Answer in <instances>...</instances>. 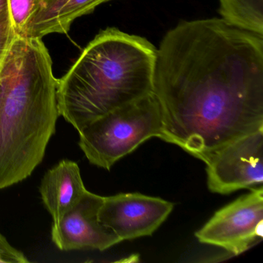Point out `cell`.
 I'll return each mask as SVG.
<instances>
[{
  "mask_svg": "<svg viewBox=\"0 0 263 263\" xmlns=\"http://www.w3.org/2000/svg\"><path fill=\"white\" fill-rule=\"evenodd\" d=\"M161 138L205 161L263 130V35L223 19L184 21L157 50Z\"/></svg>",
  "mask_w": 263,
  "mask_h": 263,
  "instance_id": "1",
  "label": "cell"
},
{
  "mask_svg": "<svg viewBox=\"0 0 263 263\" xmlns=\"http://www.w3.org/2000/svg\"><path fill=\"white\" fill-rule=\"evenodd\" d=\"M58 85L42 40L16 36L0 64V189L42 162L60 116Z\"/></svg>",
  "mask_w": 263,
  "mask_h": 263,
  "instance_id": "2",
  "label": "cell"
},
{
  "mask_svg": "<svg viewBox=\"0 0 263 263\" xmlns=\"http://www.w3.org/2000/svg\"><path fill=\"white\" fill-rule=\"evenodd\" d=\"M157 50L141 36L107 28L58 80L60 116L78 132L153 92Z\"/></svg>",
  "mask_w": 263,
  "mask_h": 263,
  "instance_id": "3",
  "label": "cell"
},
{
  "mask_svg": "<svg viewBox=\"0 0 263 263\" xmlns=\"http://www.w3.org/2000/svg\"><path fill=\"white\" fill-rule=\"evenodd\" d=\"M162 128L161 104L152 92L87 124L78 132L79 146L89 162L109 171L144 141L160 138Z\"/></svg>",
  "mask_w": 263,
  "mask_h": 263,
  "instance_id": "4",
  "label": "cell"
},
{
  "mask_svg": "<svg viewBox=\"0 0 263 263\" xmlns=\"http://www.w3.org/2000/svg\"><path fill=\"white\" fill-rule=\"evenodd\" d=\"M219 209L195 233L200 242L241 255L263 238L262 185Z\"/></svg>",
  "mask_w": 263,
  "mask_h": 263,
  "instance_id": "5",
  "label": "cell"
},
{
  "mask_svg": "<svg viewBox=\"0 0 263 263\" xmlns=\"http://www.w3.org/2000/svg\"><path fill=\"white\" fill-rule=\"evenodd\" d=\"M208 187L228 195L263 182V130L238 138L214 152L205 162Z\"/></svg>",
  "mask_w": 263,
  "mask_h": 263,
  "instance_id": "6",
  "label": "cell"
},
{
  "mask_svg": "<svg viewBox=\"0 0 263 263\" xmlns=\"http://www.w3.org/2000/svg\"><path fill=\"white\" fill-rule=\"evenodd\" d=\"M173 203L141 193L104 197L99 219L121 241L152 235L167 219Z\"/></svg>",
  "mask_w": 263,
  "mask_h": 263,
  "instance_id": "7",
  "label": "cell"
},
{
  "mask_svg": "<svg viewBox=\"0 0 263 263\" xmlns=\"http://www.w3.org/2000/svg\"><path fill=\"white\" fill-rule=\"evenodd\" d=\"M103 201L104 197L87 190L70 210L53 223L52 241L60 250L104 251L121 242L120 238L100 221Z\"/></svg>",
  "mask_w": 263,
  "mask_h": 263,
  "instance_id": "8",
  "label": "cell"
},
{
  "mask_svg": "<svg viewBox=\"0 0 263 263\" xmlns=\"http://www.w3.org/2000/svg\"><path fill=\"white\" fill-rule=\"evenodd\" d=\"M86 191L79 166L67 159L47 171L40 186L43 203L51 215L53 223L70 210Z\"/></svg>",
  "mask_w": 263,
  "mask_h": 263,
  "instance_id": "9",
  "label": "cell"
},
{
  "mask_svg": "<svg viewBox=\"0 0 263 263\" xmlns=\"http://www.w3.org/2000/svg\"><path fill=\"white\" fill-rule=\"evenodd\" d=\"M110 0H43L30 20L24 37L41 38L51 33H67L78 17L92 13Z\"/></svg>",
  "mask_w": 263,
  "mask_h": 263,
  "instance_id": "10",
  "label": "cell"
},
{
  "mask_svg": "<svg viewBox=\"0 0 263 263\" xmlns=\"http://www.w3.org/2000/svg\"><path fill=\"white\" fill-rule=\"evenodd\" d=\"M221 19L238 28L263 35V0H219Z\"/></svg>",
  "mask_w": 263,
  "mask_h": 263,
  "instance_id": "11",
  "label": "cell"
},
{
  "mask_svg": "<svg viewBox=\"0 0 263 263\" xmlns=\"http://www.w3.org/2000/svg\"><path fill=\"white\" fill-rule=\"evenodd\" d=\"M43 0H9L10 16L16 36L24 37L26 29Z\"/></svg>",
  "mask_w": 263,
  "mask_h": 263,
  "instance_id": "12",
  "label": "cell"
},
{
  "mask_svg": "<svg viewBox=\"0 0 263 263\" xmlns=\"http://www.w3.org/2000/svg\"><path fill=\"white\" fill-rule=\"evenodd\" d=\"M15 38L9 0H0V64Z\"/></svg>",
  "mask_w": 263,
  "mask_h": 263,
  "instance_id": "13",
  "label": "cell"
},
{
  "mask_svg": "<svg viewBox=\"0 0 263 263\" xmlns=\"http://www.w3.org/2000/svg\"><path fill=\"white\" fill-rule=\"evenodd\" d=\"M27 257L13 247L6 237L0 233V263H27Z\"/></svg>",
  "mask_w": 263,
  "mask_h": 263,
  "instance_id": "14",
  "label": "cell"
}]
</instances>
